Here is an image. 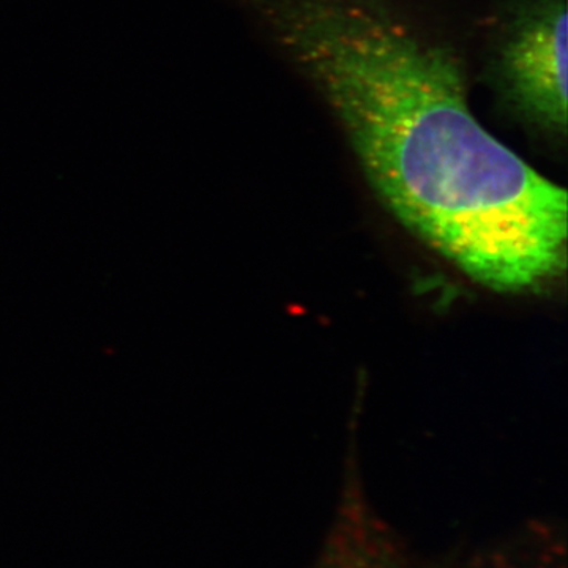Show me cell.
<instances>
[{
    "label": "cell",
    "instance_id": "3",
    "mask_svg": "<svg viewBox=\"0 0 568 568\" xmlns=\"http://www.w3.org/2000/svg\"><path fill=\"white\" fill-rule=\"evenodd\" d=\"M328 568H383L379 564L373 562V560L366 558H349L342 560V562L335 564Z\"/></svg>",
    "mask_w": 568,
    "mask_h": 568
},
{
    "label": "cell",
    "instance_id": "1",
    "mask_svg": "<svg viewBox=\"0 0 568 568\" xmlns=\"http://www.w3.org/2000/svg\"><path fill=\"white\" fill-rule=\"evenodd\" d=\"M315 95L365 181L452 264L529 233L555 183L477 118L465 63L402 0H227Z\"/></svg>",
    "mask_w": 568,
    "mask_h": 568
},
{
    "label": "cell",
    "instance_id": "2",
    "mask_svg": "<svg viewBox=\"0 0 568 568\" xmlns=\"http://www.w3.org/2000/svg\"><path fill=\"white\" fill-rule=\"evenodd\" d=\"M493 89L534 136L567 140V0H510L493 47Z\"/></svg>",
    "mask_w": 568,
    "mask_h": 568
}]
</instances>
